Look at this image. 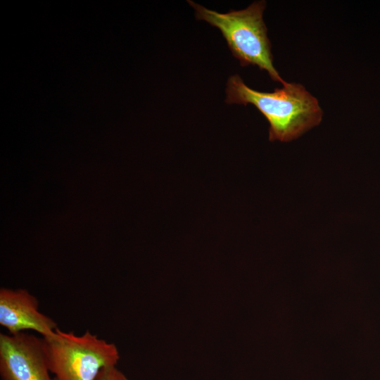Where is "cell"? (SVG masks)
Returning a JSON list of instances; mask_svg holds the SVG:
<instances>
[{
	"mask_svg": "<svg viewBox=\"0 0 380 380\" xmlns=\"http://www.w3.org/2000/svg\"><path fill=\"white\" fill-rule=\"evenodd\" d=\"M226 94L227 103H250L257 108L270 123V141L296 139L322 119L317 99L300 84L286 82L273 92H261L248 87L235 75L228 80Z\"/></svg>",
	"mask_w": 380,
	"mask_h": 380,
	"instance_id": "cell-1",
	"label": "cell"
},
{
	"mask_svg": "<svg viewBox=\"0 0 380 380\" xmlns=\"http://www.w3.org/2000/svg\"><path fill=\"white\" fill-rule=\"evenodd\" d=\"M195 10L197 20H205L218 28L227 41L233 56L242 66H258L267 72L277 82H285L273 65L271 44L263 20L265 1H256L246 8L226 13L208 9L192 1H187Z\"/></svg>",
	"mask_w": 380,
	"mask_h": 380,
	"instance_id": "cell-2",
	"label": "cell"
},
{
	"mask_svg": "<svg viewBox=\"0 0 380 380\" xmlns=\"http://www.w3.org/2000/svg\"><path fill=\"white\" fill-rule=\"evenodd\" d=\"M44 354L53 380H96L101 371L117 365V346L89 330L82 334L58 328L42 337Z\"/></svg>",
	"mask_w": 380,
	"mask_h": 380,
	"instance_id": "cell-3",
	"label": "cell"
},
{
	"mask_svg": "<svg viewBox=\"0 0 380 380\" xmlns=\"http://www.w3.org/2000/svg\"><path fill=\"white\" fill-rule=\"evenodd\" d=\"M1 380H53L39 338L27 331L0 334Z\"/></svg>",
	"mask_w": 380,
	"mask_h": 380,
	"instance_id": "cell-4",
	"label": "cell"
},
{
	"mask_svg": "<svg viewBox=\"0 0 380 380\" xmlns=\"http://www.w3.org/2000/svg\"><path fill=\"white\" fill-rule=\"evenodd\" d=\"M0 325L8 334L34 331L42 337L53 335L56 322L39 310L37 298L27 289H0Z\"/></svg>",
	"mask_w": 380,
	"mask_h": 380,
	"instance_id": "cell-5",
	"label": "cell"
},
{
	"mask_svg": "<svg viewBox=\"0 0 380 380\" xmlns=\"http://www.w3.org/2000/svg\"><path fill=\"white\" fill-rule=\"evenodd\" d=\"M96 380H128V379L117 368L116 365H113L103 368Z\"/></svg>",
	"mask_w": 380,
	"mask_h": 380,
	"instance_id": "cell-6",
	"label": "cell"
}]
</instances>
